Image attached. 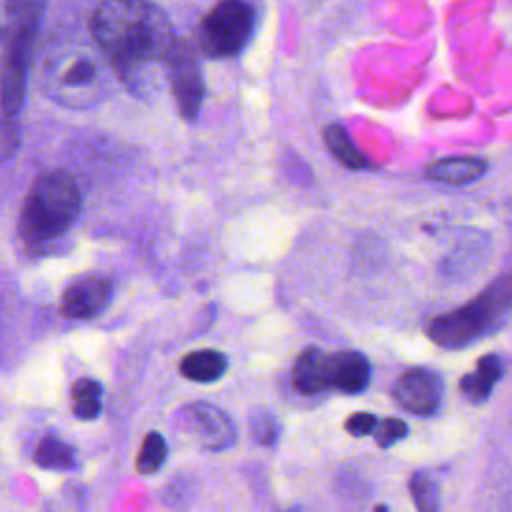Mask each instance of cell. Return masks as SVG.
I'll list each match as a JSON object with an SVG mask.
<instances>
[{"label": "cell", "mask_w": 512, "mask_h": 512, "mask_svg": "<svg viewBox=\"0 0 512 512\" xmlns=\"http://www.w3.org/2000/svg\"><path fill=\"white\" fill-rule=\"evenodd\" d=\"M90 32L114 76L136 96L158 92L168 82V62L176 46L168 16L150 0H102Z\"/></svg>", "instance_id": "obj_1"}, {"label": "cell", "mask_w": 512, "mask_h": 512, "mask_svg": "<svg viewBox=\"0 0 512 512\" xmlns=\"http://www.w3.org/2000/svg\"><path fill=\"white\" fill-rule=\"evenodd\" d=\"M80 206L82 196L76 180L62 170L46 172L34 180L24 198L18 232L28 244L56 240L76 222Z\"/></svg>", "instance_id": "obj_2"}, {"label": "cell", "mask_w": 512, "mask_h": 512, "mask_svg": "<svg viewBox=\"0 0 512 512\" xmlns=\"http://www.w3.org/2000/svg\"><path fill=\"white\" fill-rule=\"evenodd\" d=\"M512 286L508 274L488 284L474 300L436 316L428 324V336L442 348L458 350L494 334L508 318Z\"/></svg>", "instance_id": "obj_3"}, {"label": "cell", "mask_w": 512, "mask_h": 512, "mask_svg": "<svg viewBox=\"0 0 512 512\" xmlns=\"http://www.w3.org/2000/svg\"><path fill=\"white\" fill-rule=\"evenodd\" d=\"M106 60L88 46L58 48L44 68V88L62 106L88 108L106 94Z\"/></svg>", "instance_id": "obj_4"}, {"label": "cell", "mask_w": 512, "mask_h": 512, "mask_svg": "<svg viewBox=\"0 0 512 512\" xmlns=\"http://www.w3.org/2000/svg\"><path fill=\"white\" fill-rule=\"evenodd\" d=\"M254 30V10L244 0H220L198 30L200 48L208 58H232L248 44Z\"/></svg>", "instance_id": "obj_5"}, {"label": "cell", "mask_w": 512, "mask_h": 512, "mask_svg": "<svg viewBox=\"0 0 512 512\" xmlns=\"http://www.w3.org/2000/svg\"><path fill=\"white\" fill-rule=\"evenodd\" d=\"M174 430L206 452L226 450L236 442V426L232 418L218 406L208 402H192L178 410Z\"/></svg>", "instance_id": "obj_6"}, {"label": "cell", "mask_w": 512, "mask_h": 512, "mask_svg": "<svg viewBox=\"0 0 512 512\" xmlns=\"http://www.w3.org/2000/svg\"><path fill=\"white\" fill-rule=\"evenodd\" d=\"M36 32L38 28H26L4 42L0 60V110L8 118H14L20 112L26 98Z\"/></svg>", "instance_id": "obj_7"}, {"label": "cell", "mask_w": 512, "mask_h": 512, "mask_svg": "<svg viewBox=\"0 0 512 512\" xmlns=\"http://www.w3.org/2000/svg\"><path fill=\"white\" fill-rule=\"evenodd\" d=\"M166 76H168V84L172 88L180 116L184 120H194L202 104L204 84H202V76H200L198 62L194 58V52L186 42H176L168 62Z\"/></svg>", "instance_id": "obj_8"}, {"label": "cell", "mask_w": 512, "mask_h": 512, "mask_svg": "<svg viewBox=\"0 0 512 512\" xmlns=\"http://www.w3.org/2000/svg\"><path fill=\"white\" fill-rule=\"evenodd\" d=\"M398 404L416 416H432L442 402V380L426 368H408L394 384Z\"/></svg>", "instance_id": "obj_9"}, {"label": "cell", "mask_w": 512, "mask_h": 512, "mask_svg": "<svg viewBox=\"0 0 512 512\" xmlns=\"http://www.w3.org/2000/svg\"><path fill=\"white\" fill-rule=\"evenodd\" d=\"M112 280L104 276H86L72 282L60 302V310L66 318L88 320L102 314L112 302Z\"/></svg>", "instance_id": "obj_10"}, {"label": "cell", "mask_w": 512, "mask_h": 512, "mask_svg": "<svg viewBox=\"0 0 512 512\" xmlns=\"http://www.w3.org/2000/svg\"><path fill=\"white\" fill-rule=\"evenodd\" d=\"M328 390L336 388L346 394L362 392L370 382L368 358L356 350H340L326 354Z\"/></svg>", "instance_id": "obj_11"}, {"label": "cell", "mask_w": 512, "mask_h": 512, "mask_svg": "<svg viewBox=\"0 0 512 512\" xmlns=\"http://www.w3.org/2000/svg\"><path fill=\"white\" fill-rule=\"evenodd\" d=\"M292 384L302 394H320L328 390L326 352L318 346L302 350L292 366Z\"/></svg>", "instance_id": "obj_12"}, {"label": "cell", "mask_w": 512, "mask_h": 512, "mask_svg": "<svg viewBox=\"0 0 512 512\" xmlns=\"http://www.w3.org/2000/svg\"><path fill=\"white\" fill-rule=\"evenodd\" d=\"M42 0H0V44L26 28H38Z\"/></svg>", "instance_id": "obj_13"}, {"label": "cell", "mask_w": 512, "mask_h": 512, "mask_svg": "<svg viewBox=\"0 0 512 512\" xmlns=\"http://www.w3.org/2000/svg\"><path fill=\"white\" fill-rule=\"evenodd\" d=\"M486 172V162L480 158H442L426 168V174L434 182L462 186L478 180Z\"/></svg>", "instance_id": "obj_14"}, {"label": "cell", "mask_w": 512, "mask_h": 512, "mask_svg": "<svg viewBox=\"0 0 512 512\" xmlns=\"http://www.w3.org/2000/svg\"><path fill=\"white\" fill-rule=\"evenodd\" d=\"M226 368H228V358L220 350H212V348L188 352L180 360L182 376L200 384L216 382L218 378L224 376Z\"/></svg>", "instance_id": "obj_15"}, {"label": "cell", "mask_w": 512, "mask_h": 512, "mask_svg": "<svg viewBox=\"0 0 512 512\" xmlns=\"http://www.w3.org/2000/svg\"><path fill=\"white\" fill-rule=\"evenodd\" d=\"M34 462L44 470H70L76 466V452L68 442L44 436L34 450Z\"/></svg>", "instance_id": "obj_16"}, {"label": "cell", "mask_w": 512, "mask_h": 512, "mask_svg": "<svg viewBox=\"0 0 512 512\" xmlns=\"http://www.w3.org/2000/svg\"><path fill=\"white\" fill-rule=\"evenodd\" d=\"M324 142L328 150L336 156V160L342 162L346 168H352V170L368 168L366 156L352 144L350 136L340 124H328L324 128Z\"/></svg>", "instance_id": "obj_17"}, {"label": "cell", "mask_w": 512, "mask_h": 512, "mask_svg": "<svg viewBox=\"0 0 512 512\" xmlns=\"http://www.w3.org/2000/svg\"><path fill=\"white\" fill-rule=\"evenodd\" d=\"M102 384L94 378H80L72 384V410L80 420H94L102 410Z\"/></svg>", "instance_id": "obj_18"}, {"label": "cell", "mask_w": 512, "mask_h": 512, "mask_svg": "<svg viewBox=\"0 0 512 512\" xmlns=\"http://www.w3.org/2000/svg\"><path fill=\"white\" fill-rule=\"evenodd\" d=\"M166 456H168V444L164 436L160 432H148L138 450L136 470L140 474H152L164 464Z\"/></svg>", "instance_id": "obj_19"}, {"label": "cell", "mask_w": 512, "mask_h": 512, "mask_svg": "<svg viewBox=\"0 0 512 512\" xmlns=\"http://www.w3.org/2000/svg\"><path fill=\"white\" fill-rule=\"evenodd\" d=\"M410 496L418 512H438L440 510V490L438 484L424 472H414L408 482Z\"/></svg>", "instance_id": "obj_20"}, {"label": "cell", "mask_w": 512, "mask_h": 512, "mask_svg": "<svg viewBox=\"0 0 512 512\" xmlns=\"http://www.w3.org/2000/svg\"><path fill=\"white\" fill-rule=\"evenodd\" d=\"M248 430H250V436L254 442H258L262 446H274L280 438L282 426L274 412H270L266 408H258L250 414Z\"/></svg>", "instance_id": "obj_21"}, {"label": "cell", "mask_w": 512, "mask_h": 512, "mask_svg": "<svg viewBox=\"0 0 512 512\" xmlns=\"http://www.w3.org/2000/svg\"><path fill=\"white\" fill-rule=\"evenodd\" d=\"M492 388H494V382H490L488 378H484L480 372H470V374H464L460 378V392L464 394V398L472 404H482L490 398L492 394Z\"/></svg>", "instance_id": "obj_22"}, {"label": "cell", "mask_w": 512, "mask_h": 512, "mask_svg": "<svg viewBox=\"0 0 512 512\" xmlns=\"http://www.w3.org/2000/svg\"><path fill=\"white\" fill-rule=\"evenodd\" d=\"M372 434L380 448H390L408 434V426L400 418H384L382 422H376Z\"/></svg>", "instance_id": "obj_23"}, {"label": "cell", "mask_w": 512, "mask_h": 512, "mask_svg": "<svg viewBox=\"0 0 512 512\" xmlns=\"http://www.w3.org/2000/svg\"><path fill=\"white\" fill-rule=\"evenodd\" d=\"M376 416L374 414H370V412H354V414H350L348 418H346V424H344V428H346V432L348 434H352V436H368V434H372V430H374V426H376Z\"/></svg>", "instance_id": "obj_24"}, {"label": "cell", "mask_w": 512, "mask_h": 512, "mask_svg": "<svg viewBox=\"0 0 512 512\" xmlns=\"http://www.w3.org/2000/svg\"><path fill=\"white\" fill-rule=\"evenodd\" d=\"M476 372H480L484 378H488L490 382L496 384L504 376V362L498 354H486L478 360Z\"/></svg>", "instance_id": "obj_25"}, {"label": "cell", "mask_w": 512, "mask_h": 512, "mask_svg": "<svg viewBox=\"0 0 512 512\" xmlns=\"http://www.w3.org/2000/svg\"><path fill=\"white\" fill-rule=\"evenodd\" d=\"M374 512H388V508L386 506H378Z\"/></svg>", "instance_id": "obj_26"}]
</instances>
